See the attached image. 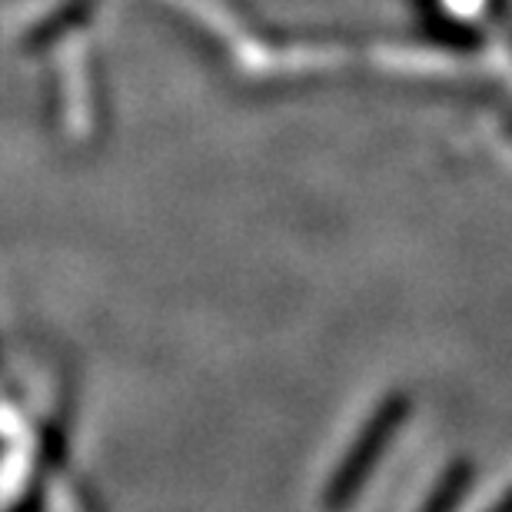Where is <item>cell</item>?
Listing matches in <instances>:
<instances>
[{
    "label": "cell",
    "instance_id": "6da1fadb",
    "mask_svg": "<svg viewBox=\"0 0 512 512\" xmlns=\"http://www.w3.org/2000/svg\"><path fill=\"white\" fill-rule=\"evenodd\" d=\"M403 416H406V403H403V399H393V403H386L380 413L370 419V426L363 429L360 443H356L350 449V456L343 459V469H340V476H336V483H333L336 496L356 493V486H360L363 476L370 473V466L376 463V456L386 449L389 436L396 433V426L403 423Z\"/></svg>",
    "mask_w": 512,
    "mask_h": 512
}]
</instances>
